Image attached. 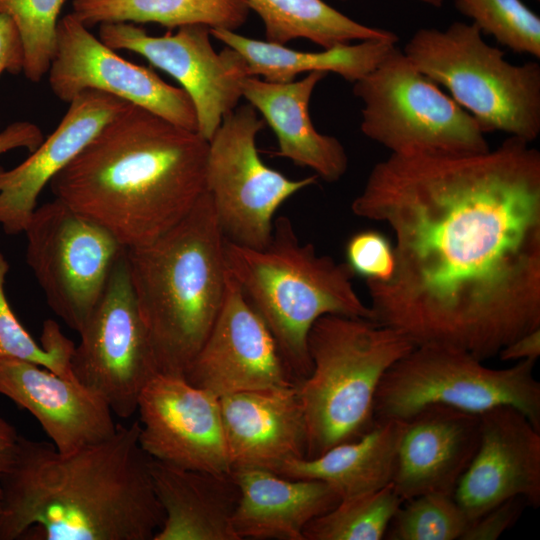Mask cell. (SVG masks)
I'll return each mask as SVG.
<instances>
[{
  "label": "cell",
  "mask_w": 540,
  "mask_h": 540,
  "mask_svg": "<svg viewBox=\"0 0 540 540\" xmlns=\"http://www.w3.org/2000/svg\"><path fill=\"white\" fill-rule=\"evenodd\" d=\"M240 490L233 529L241 539L304 540L314 518L335 507L341 498L325 482L281 476L261 468H234Z\"/></svg>",
  "instance_id": "603a6c76"
},
{
  "label": "cell",
  "mask_w": 540,
  "mask_h": 540,
  "mask_svg": "<svg viewBox=\"0 0 540 540\" xmlns=\"http://www.w3.org/2000/svg\"><path fill=\"white\" fill-rule=\"evenodd\" d=\"M0 394L27 410L62 453L103 441L118 426L103 398L34 363L1 360Z\"/></svg>",
  "instance_id": "d6986e66"
},
{
  "label": "cell",
  "mask_w": 540,
  "mask_h": 540,
  "mask_svg": "<svg viewBox=\"0 0 540 540\" xmlns=\"http://www.w3.org/2000/svg\"><path fill=\"white\" fill-rule=\"evenodd\" d=\"M98 35L111 49L137 53L176 79L194 106L197 132L207 141L242 98L249 76L246 63L228 46L216 52L207 26L187 25L175 33L152 36L133 23H103Z\"/></svg>",
  "instance_id": "4fadbf2b"
},
{
  "label": "cell",
  "mask_w": 540,
  "mask_h": 540,
  "mask_svg": "<svg viewBox=\"0 0 540 540\" xmlns=\"http://www.w3.org/2000/svg\"><path fill=\"white\" fill-rule=\"evenodd\" d=\"M536 361L490 368L470 352L449 346H415L382 377L374 399L376 420H407L432 405L482 414L512 406L540 430V382Z\"/></svg>",
  "instance_id": "ba28073f"
},
{
  "label": "cell",
  "mask_w": 540,
  "mask_h": 540,
  "mask_svg": "<svg viewBox=\"0 0 540 540\" xmlns=\"http://www.w3.org/2000/svg\"><path fill=\"white\" fill-rule=\"evenodd\" d=\"M2 512V493H1V488H0V514Z\"/></svg>",
  "instance_id": "60d3db41"
},
{
  "label": "cell",
  "mask_w": 540,
  "mask_h": 540,
  "mask_svg": "<svg viewBox=\"0 0 540 540\" xmlns=\"http://www.w3.org/2000/svg\"><path fill=\"white\" fill-rule=\"evenodd\" d=\"M68 104L56 129L24 161L12 169L0 166V226L7 234L24 232L43 188L131 103L86 90Z\"/></svg>",
  "instance_id": "ac0fdd59"
},
{
  "label": "cell",
  "mask_w": 540,
  "mask_h": 540,
  "mask_svg": "<svg viewBox=\"0 0 540 540\" xmlns=\"http://www.w3.org/2000/svg\"><path fill=\"white\" fill-rule=\"evenodd\" d=\"M262 19L266 41L285 45L307 39L323 49L352 41L392 40L398 36L389 30L361 24L323 0H246Z\"/></svg>",
  "instance_id": "83f0119b"
},
{
  "label": "cell",
  "mask_w": 540,
  "mask_h": 540,
  "mask_svg": "<svg viewBox=\"0 0 540 540\" xmlns=\"http://www.w3.org/2000/svg\"><path fill=\"white\" fill-rule=\"evenodd\" d=\"M473 24L515 53L540 58V18L521 0H455Z\"/></svg>",
  "instance_id": "d6a6232c"
},
{
  "label": "cell",
  "mask_w": 540,
  "mask_h": 540,
  "mask_svg": "<svg viewBox=\"0 0 540 540\" xmlns=\"http://www.w3.org/2000/svg\"><path fill=\"white\" fill-rule=\"evenodd\" d=\"M265 121L249 103L237 106L208 141L206 190L225 238L250 248L271 240L274 216L317 176L293 180L267 166L256 140Z\"/></svg>",
  "instance_id": "30bf717a"
},
{
  "label": "cell",
  "mask_w": 540,
  "mask_h": 540,
  "mask_svg": "<svg viewBox=\"0 0 540 540\" xmlns=\"http://www.w3.org/2000/svg\"><path fill=\"white\" fill-rule=\"evenodd\" d=\"M346 264L365 281L388 280L395 266L393 243L381 232L366 229L353 234L345 246Z\"/></svg>",
  "instance_id": "836d02e7"
},
{
  "label": "cell",
  "mask_w": 540,
  "mask_h": 540,
  "mask_svg": "<svg viewBox=\"0 0 540 540\" xmlns=\"http://www.w3.org/2000/svg\"><path fill=\"white\" fill-rule=\"evenodd\" d=\"M405 421L376 420L360 438L340 443L313 458L291 459L274 473L325 482L341 499L392 483Z\"/></svg>",
  "instance_id": "d4e9b609"
},
{
  "label": "cell",
  "mask_w": 540,
  "mask_h": 540,
  "mask_svg": "<svg viewBox=\"0 0 540 540\" xmlns=\"http://www.w3.org/2000/svg\"><path fill=\"white\" fill-rule=\"evenodd\" d=\"M405 421L392 485L404 501L427 493L453 495L480 439V415L428 406Z\"/></svg>",
  "instance_id": "ffe728a7"
},
{
  "label": "cell",
  "mask_w": 540,
  "mask_h": 540,
  "mask_svg": "<svg viewBox=\"0 0 540 540\" xmlns=\"http://www.w3.org/2000/svg\"><path fill=\"white\" fill-rule=\"evenodd\" d=\"M43 140L42 131L36 124L28 121L11 123L0 132V155L18 148L32 152Z\"/></svg>",
  "instance_id": "8d00e7d4"
},
{
  "label": "cell",
  "mask_w": 540,
  "mask_h": 540,
  "mask_svg": "<svg viewBox=\"0 0 540 540\" xmlns=\"http://www.w3.org/2000/svg\"><path fill=\"white\" fill-rule=\"evenodd\" d=\"M225 236L206 191L153 241L126 248L133 293L161 374L183 376L222 306Z\"/></svg>",
  "instance_id": "277c9868"
},
{
  "label": "cell",
  "mask_w": 540,
  "mask_h": 540,
  "mask_svg": "<svg viewBox=\"0 0 540 540\" xmlns=\"http://www.w3.org/2000/svg\"><path fill=\"white\" fill-rule=\"evenodd\" d=\"M225 261L252 308L272 334L296 383L311 371L308 335L322 316L371 320V310L353 287L347 264L302 243L287 216L274 219L272 237L256 249L225 240Z\"/></svg>",
  "instance_id": "5b68a950"
},
{
  "label": "cell",
  "mask_w": 540,
  "mask_h": 540,
  "mask_svg": "<svg viewBox=\"0 0 540 540\" xmlns=\"http://www.w3.org/2000/svg\"><path fill=\"white\" fill-rule=\"evenodd\" d=\"M410 62L464 108L482 131L529 143L540 134V65L512 64L473 23L421 28L402 50Z\"/></svg>",
  "instance_id": "52a82bcc"
},
{
  "label": "cell",
  "mask_w": 540,
  "mask_h": 540,
  "mask_svg": "<svg viewBox=\"0 0 540 540\" xmlns=\"http://www.w3.org/2000/svg\"><path fill=\"white\" fill-rule=\"evenodd\" d=\"M125 251L78 332L80 341L71 357L76 381L103 398L122 419L137 412L143 389L159 373L131 286Z\"/></svg>",
  "instance_id": "7c38bea8"
},
{
  "label": "cell",
  "mask_w": 540,
  "mask_h": 540,
  "mask_svg": "<svg viewBox=\"0 0 540 540\" xmlns=\"http://www.w3.org/2000/svg\"><path fill=\"white\" fill-rule=\"evenodd\" d=\"M402 503L392 483L341 499L331 510L307 524L304 540H381Z\"/></svg>",
  "instance_id": "f1b7e54d"
},
{
  "label": "cell",
  "mask_w": 540,
  "mask_h": 540,
  "mask_svg": "<svg viewBox=\"0 0 540 540\" xmlns=\"http://www.w3.org/2000/svg\"><path fill=\"white\" fill-rule=\"evenodd\" d=\"M24 55L22 43L13 21L0 14V75L3 72H23Z\"/></svg>",
  "instance_id": "d590c367"
},
{
  "label": "cell",
  "mask_w": 540,
  "mask_h": 540,
  "mask_svg": "<svg viewBox=\"0 0 540 540\" xmlns=\"http://www.w3.org/2000/svg\"><path fill=\"white\" fill-rule=\"evenodd\" d=\"M418 1L434 6V7H440L443 4L444 0H418Z\"/></svg>",
  "instance_id": "ab89813d"
},
{
  "label": "cell",
  "mask_w": 540,
  "mask_h": 540,
  "mask_svg": "<svg viewBox=\"0 0 540 540\" xmlns=\"http://www.w3.org/2000/svg\"><path fill=\"white\" fill-rule=\"evenodd\" d=\"M48 74L51 91L63 102L86 90L101 91L197 132L194 106L182 88L119 56L72 13L58 22Z\"/></svg>",
  "instance_id": "5bb4252c"
},
{
  "label": "cell",
  "mask_w": 540,
  "mask_h": 540,
  "mask_svg": "<svg viewBox=\"0 0 540 540\" xmlns=\"http://www.w3.org/2000/svg\"><path fill=\"white\" fill-rule=\"evenodd\" d=\"M64 0H0V14L14 23L23 48V73L39 82L48 73L56 47Z\"/></svg>",
  "instance_id": "4dcf8cb0"
},
{
  "label": "cell",
  "mask_w": 540,
  "mask_h": 540,
  "mask_svg": "<svg viewBox=\"0 0 540 540\" xmlns=\"http://www.w3.org/2000/svg\"><path fill=\"white\" fill-rule=\"evenodd\" d=\"M184 378L218 398L296 384L272 334L229 272L220 311Z\"/></svg>",
  "instance_id": "2e32d148"
},
{
  "label": "cell",
  "mask_w": 540,
  "mask_h": 540,
  "mask_svg": "<svg viewBox=\"0 0 540 540\" xmlns=\"http://www.w3.org/2000/svg\"><path fill=\"white\" fill-rule=\"evenodd\" d=\"M208 147L198 132L130 104L49 187L125 248L138 247L177 224L207 191Z\"/></svg>",
  "instance_id": "3957f363"
},
{
  "label": "cell",
  "mask_w": 540,
  "mask_h": 540,
  "mask_svg": "<svg viewBox=\"0 0 540 540\" xmlns=\"http://www.w3.org/2000/svg\"><path fill=\"white\" fill-rule=\"evenodd\" d=\"M472 521L515 497L540 505V430L512 406L480 414L476 453L453 494Z\"/></svg>",
  "instance_id": "e0dca14e"
},
{
  "label": "cell",
  "mask_w": 540,
  "mask_h": 540,
  "mask_svg": "<svg viewBox=\"0 0 540 540\" xmlns=\"http://www.w3.org/2000/svg\"><path fill=\"white\" fill-rule=\"evenodd\" d=\"M230 468L275 472L306 457L307 429L297 383L219 398Z\"/></svg>",
  "instance_id": "44dd1931"
},
{
  "label": "cell",
  "mask_w": 540,
  "mask_h": 540,
  "mask_svg": "<svg viewBox=\"0 0 540 540\" xmlns=\"http://www.w3.org/2000/svg\"><path fill=\"white\" fill-rule=\"evenodd\" d=\"M26 261L50 309L79 332L125 247L62 201L37 206L24 232Z\"/></svg>",
  "instance_id": "8fae6325"
},
{
  "label": "cell",
  "mask_w": 540,
  "mask_h": 540,
  "mask_svg": "<svg viewBox=\"0 0 540 540\" xmlns=\"http://www.w3.org/2000/svg\"><path fill=\"white\" fill-rule=\"evenodd\" d=\"M151 459L138 421L69 453L20 435L0 475V540H153L164 511Z\"/></svg>",
  "instance_id": "7a4b0ae2"
},
{
  "label": "cell",
  "mask_w": 540,
  "mask_h": 540,
  "mask_svg": "<svg viewBox=\"0 0 540 540\" xmlns=\"http://www.w3.org/2000/svg\"><path fill=\"white\" fill-rule=\"evenodd\" d=\"M327 74L310 72L286 83L248 76L242 85V97L273 130L278 143L276 155L310 168L318 178L332 183L346 173L348 156L336 137L315 129L309 113L313 91Z\"/></svg>",
  "instance_id": "7402d4cb"
},
{
  "label": "cell",
  "mask_w": 540,
  "mask_h": 540,
  "mask_svg": "<svg viewBox=\"0 0 540 540\" xmlns=\"http://www.w3.org/2000/svg\"><path fill=\"white\" fill-rule=\"evenodd\" d=\"M210 33L243 57L249 76L278 83L291 82L301 73L315 71L332 72L354 83L370 73L397 43L366 40L309 52L248 38L227 29L212 28Z\"/></svg>",
  "instance_id": "484cf974"
},
{
  "label": "cell",
  "mask_w": 540,
  "mask_h": 540,
  "mask_svg": "<svg viewBox=\"0 0 540 540\" xmlns=\"http://www.w3.org/2000/svg\"><path fill=\"white\" fill-rule=\"evenodd\" d=\"M509 136L483 153L390 154L354 215L386 224L395 266L365 281L371 320L414 346L484 361L540 328V152Z\"/></svg>",
  "instance_id": "6da1fadb"
},
{
  "label": "cell",
  "mask_w": 540,
  "mask_h": 540,
  "mask_svg": "<svg viewBox=\"0 0 540 540\" xmlns=\"http://www.w3.org/2000/svg\"><path fill=\"white\" fill-rule=\"evenodd\" d=\"M164 521L153 540H239L233 529L240 490L231 472L150 464Z\"/></svg>",
  "instance_id": "cb8c5ba5"
},
{
  "label": "cell",
  "mask_w": 540,
  "mask_h": 540,
  "mask_svg": "<svg viewBox=\"0 0 540 540\" xmlns=\"http://www.w3.org/2000/svg\"><path fill=\"white\" fill-rule=\"evenodd\" d=\"M526 502L521 497L508 499L469 522L460 540H496L512 528Z\"/></svg>",
  "instance_id": "e575fe53"
},
{
  "label": "cell",
  "mask_w": 540,
  "mask_h": 540,
  "mask_svg": "<svg viewBox=\"0 0 540 540\" xmlns=\"http://www.w3.org/2000/svg\"><path fill=\"white\" fill-rule=\"evenodd\" d=\"M353 94L363 104L362 133L391 154L460 155L490 149L477 121L396 46L353 83Z\"/></svg>",
  "instance_id": "9c48e42d"
},
{
  "label": "cell",
  "mask_w": 540,
  "mask_h": 540,
  "mask_svg": "<svg viewBox=\"0 0 540 540\" xmlns=\"http://www.w3.org/2000/svg\"><path fill=\"white\" fill-rule=\"evenodd\" d=\"M9 264L0 251V361L19 360L34 363L63 377L75 379L71 357L75 348L54 320L44 322L37 343L14 314L5 293ZM76 380V379H75Z\"/></svg>",
  "instance_id": "f546056e"
},
{
  "label": "cell",
  "mask_w": 540,
  "mask_h": 540,
  "mask_svg": "<svg viewBox=\"0 0 540 540\" xmlns=\"http://www.w3.org/2000/svg\"><path fill=\"white\" fill-rule=\"evenodd\" d=\"M139 441L154 460L192 470L230 472L220 400L183 376L158 373L137 406Z\"/></svg>",
  "instance_id": "9a60e30c"
},
{
  "label": "cell",
  "mask_w": 540,
  "mask_h": 540,
  "mask_svg": "<svg viewBox=\"0 0 540 540\" xmlns=\"http://www.w3.org/2000/svg\"><path fill=\"white\" fill-rule=\"evenodd\" d=\"M86 27L103 23H158L169 29L204 25L236 31L247 20L246 0H73Z\"/></svg>",
  "instance_id": "4316f807"
},
{
  "label": "cell",
  "mask_w": 540,
  "mask_h": 540,
  "mask_svg": "<svg viewBox=\"0 0 540 540\" xmlns=\"http://www.w3.org/2000/svg\"><path fill=\"white\" fill-rule=\"evenodd\" d=\"M498 355L502 361H536L540 355V328L513 340Z\"/></svg>",
  "instance_id": "74e56055"
},
{
  "label": "cell",
  "mask_w": 540,
  "mask_h": 540,
  "mask_svg": "<svg viewBox=\"0 0 540 540\" xmlns=\"http://www.w3.org/2000/svg\"><path fill=\"white\" fill-rule=\"evenodd\" d=\"M415 346L372 320L324 315L311 327L310 374L297 383L307 429L305 458L321 455L367 433L386 371Z\"/></svg>",
  "instance_id": "8992f818"
},
{
  "label": "cell",
  "mask_w": 540,
  "mask_h": 540,
  "mask_svg": "<svg viewBox=\"0 0 540 540\" xmlns=\"http://www.w3.org/2000/svg\"><path fill=\"white\" fill-rule=\"evenodd\" d=\"M19 438L20 434L16 428L0 416V475L6 473L13 465Z\"/></svg>",
  "instance_id": "f35d334b"
},
{
  "label": "cell",
  "mask_w": 540,
  "mask_h": 540,
  "mask_svg": "<svg viewBox=\"0 0 540 540\" xmlns=\"http://www.w3.org/2000/svg\"><path fill=\"white\" fill-rule=\"evenodd\" d=\"M469 522L453 495L427 493L401 504L384 539L460 540Z\"/></svg>",
  "instance_id": "1f68e13d"
}]
</instances>
